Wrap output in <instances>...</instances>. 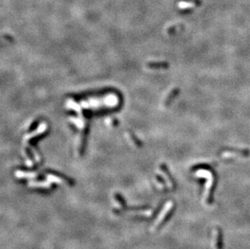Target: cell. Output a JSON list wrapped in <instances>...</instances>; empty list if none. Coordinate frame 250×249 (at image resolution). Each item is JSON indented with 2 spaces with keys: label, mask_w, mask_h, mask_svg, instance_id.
<instances>
[{
  "label": "cell",
  "mask_w": 250,
  "mask_h": 249,
  "mask_svg": "<svg viewBox=\"0 0 250 249\" xmlns=\"http://www.w3.org/2000/svg\"><path fill=\"white\" fill-rule=\"evenodd\" d=\"M172 207H173V203L172 202H169L167 203L166 205L164 206V208L163 211L160 213V215H159V217H158V218L156 219V221H155V224L153 225V228L155 229V228L157 227L158 226H159V224L161 223V222H163L164 219L165 218H166V216L168 215V213H169V211L171 210V209H172Z\"/></svg>",
  "instance_id": "1"
},
{
  "label": "cell",
  "mask_w": 250,
  "mask_h": 249,
  "mask_svg": "<svg viewBox=\"0 0 250 249\" xmlns=\"http://www.w3.org/2000/svg\"><path fill=\"white\" fill-rule=\"evenodd\" d=\"M178 7L180 9H189L195 7V3L191 2H180L178 3Z\"/></svg>",
  "instance_id": "2"
}]
</instances>
